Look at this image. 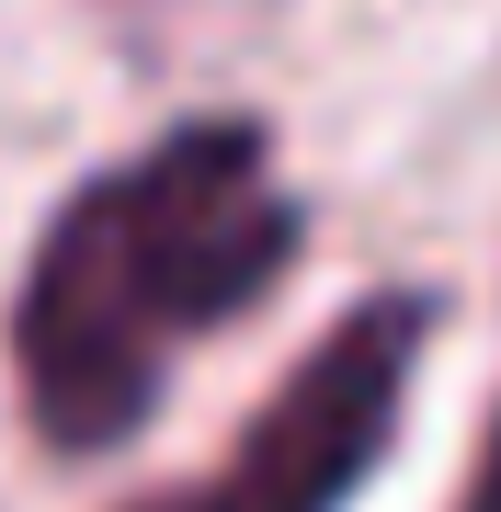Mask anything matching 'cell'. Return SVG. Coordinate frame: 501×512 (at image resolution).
I'll return each mask as SVG.
<instances>
[{"label": "cell", "mask_w": 501, "mask_h": 512, "mask_svg": "<svg viewBox=\"0 0 501 512\" xmlns=\"http://www.w3.org/2000/svg\"><path fill=\"white\" fill-rule=\"evenodd\" d=\"M456 512H501V410H490V444H479V467H467V501Z\"/></svg>", "instance_id": "3"}, {"label": "cell", "mask_w": 501, "mask_h": 512, "mask_svg": "<svg viewBox=\"0 0 501 512\" xmlns=\"http://www.w3.org/2000/svg\"><path fill=\"white\" fill-rule=\"evenodd\" d=\"M297 194L274 183V137L251 114L171 126L57 205L35 274L12 296V387L57 456H114L160 410L171 353L251 319L297 262Z\"/></svg>", "instance_id": "1"}, {"label": "cell", "mask_w": 501, "mask_h": 512, "mask_svg": "<svg viewBox=\"0 0 501 512\" xmlns=\"http://www.w3.org/2000/svg\"><path fill=\"white\" fill-rule=\"evenodd\" d=\"M422 342H433V296H410V285L342 308L285 365V387L240 421V444L217 467L183 478V490H160V501H137V512H342L376 478L388 433H399Z\"/></svg>", "instance_id": "2"}]
</instances>
